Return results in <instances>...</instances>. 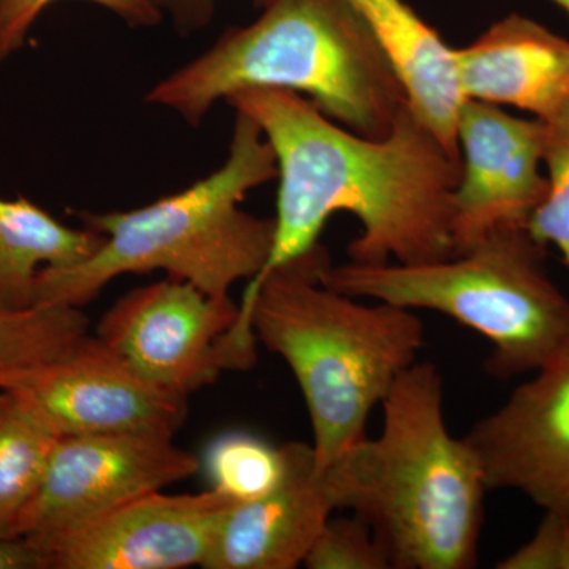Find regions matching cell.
Returning a JSON list of instances; mask_svg holds the SVG:
<instances>
[{
  "label": "cell",
  "mask_w": 569,
  "mask_h": 569,
  "mask_svg": "<svg viewBox=\"0 0 569 569\" xmlns=\"http://www.w3.org/2000/svg\"><path fill=\"white\" fill-rule=\"evenodd\" d=\"M224 100L260 127L279 171L274 244L254 279L320 244L336 212L353 213L361 223L347 249L351 263L419 264L455 257L452 217L462 163L408 104L391 132L369 138L283 89H244Z\"/></svg>",
  "instance_id": "1"
},
{
  "label": "cell",
  "mask_w": 569,
  "mask_h": 569,
  "mask_svg": "<svg viewBox=\"0 0 569 569\" xmlns=\"http://www.w3.org/2000/svg\"><path fill=\"white\" fill-rule=\"evenodd\" d=\"M331 263L317 244L247 284L224 336L230 370L250 369L257 343L287 362L305 396L318 471L367 438L370 415L418 362L425 326L417 312L367 306L321 282Z\"/></svg>",
  "instance_id": "2"
},
{
  "label": "cell",
  "mask_w": 569,
  "mask_h": 569,
  "mask_svg": "<svg viewBox=\"0 0 569 569\" xmlns=\"http://www.w3.org/2000/svg\"><path fill=\"white\" fill-rule=\"evenodd\" d=\"M381 407L380 436L326 468L340 509L372 527L391 568H473L489 488L475 449L449 432L440 370L415 362Z\"/></svg>",
  "instance_id": "3"
},
{
  "label": "cell",
  "mask_w": 569,
  "mask_h": 569,
  "mask_svg": "<svg viewBox=\"0 0 569 569\" xmlns=\"http://www.w3.org/2000/svg\"><path fill=\"white\" fill-rule=\"evenodd\" d=\"M244 28L157 82L146 102L198 126L244 89L307 96L332 121L369 138L391 132L406 91L351 0H269Z\"/></svg>",
  "instance_id": "4"
},
{
  "label": "cell",
  "mask_w": 569,
  "mask_h": 569,
  "mask_svg": "<svg viewBox=\"0 0 569 569\" xmlns=\"http://www.w3.org/2000/svg\"><path fill=\"white\" fill-rule=\"evenodd\" d=\"M271 144L260 127L236 111L227 162L182 192L127 212H80L86 228L104 236L89 260L43 269L36 306L84 307L116 277L167 272L223 298L239 280L263 271L274 244V219L242 211L246 194L277 179Z\"/></svg>",
  "instance_id": "5"
},
{
  "label": "cell",
  "mask_w": 569,
  "mask_h": 569,
  "mask_svg": "<svg viewBox=\"0 0 569 569\" xmlns=\"http://www.w3.org/2000/svg\"><path fill=\"white\" fill-rule=\"evenodd\" d=\"M526 224H501L463 253L419 264L329 263L321 282L353 298L432 310L486 337L488 369L512 378L569 359V298Z\"/></svg>",
  "instance_id": "6"
},
{
  "label": "cell",
  "mask_w": 569,
  "mask_h": 569,
  "mask_svg": "<svg viewBox=\"0 0 569 569\" xmlns=\"http://www.w3.org/2000/svg\"><path fill=\"white\" fill-rule=\"evenodd\" d=\"M239 306L167 277L134 288L108 310L97 337L156 387L189 397L230 370L223 339Z\"/></svg>",
  "instance_id": "7"
},
{
  "label": "cell",
  "mask_w": 569,
  "mask_h": 569,
  "mask_svg": "<svg viewBox=\"0 0 569 569\" xmlns=\"http://www.w3.org/2000/svg\"><path fill=\"white\" fill-rule=\"evenodd\" d=\"M174 433L112 432L59 438L20 537H43L198 473Z\"/></svg>",
  "instance_id": "8"
},
{
  "label": "cell",
  "mask_w": 569,
  "mask_h": 569,
  "mask_svg": "<svg viewBox=\"0 0 569 569\" xmlns=\"http://www.w3.org/2000/svg\"><path fill=\"white\" fill-rule=\"evenodd\" d=\"M231 498L198 493H144L88 520L28 537L47 569L203 568Z\"/></svg>",
  "instance_id": "9"
},
{
  "label": "cell",
  "mask_w": 569,
  "mask_h": 569,
  "mask_svg": "<svg viewBox=\"0 0 569 569\" xmlns=\"http://www.w3.org/2000/svg\"><path fill=\"white\" fill-rule=\"evenodd\" d=\"M59 438L112 432L176 433L189 397L156 387L99 337L86 335L69 353L3 389Z\"/></svg>",
  "instance_id": "10"
},
{
  "label": "cell",
  "mask_w": 569,
  "mask_h": 569,
  "mask_svg": "<svg viewBox=\"0 0 569 569\" xmlns=\"http://www.w3.org/2000/svg\"><path fill=\"white\" fill-rule=\"evenodd\" d=\"M462 174L455 192L452 241L463 253L501 224H527L548 193L542 174L545 121L466 100L459 111Z\"/></svg>",
  "instance_id": "11"
},
{
  "label": "cell",
  "mask_w": 569,
  "mask_h": 569,
  "mask_svg": "<svg viewBox=\"0 0 569 569\" xmlns=\"http://www.w3.org/2000/svg\"><path fill=\"white\" fill-rule=\"evenodd\" d=\"M466 440L489 490H518L569 523V359L533 373Z\"/></svg>",
  "instance_id": "12"
},
{
  "label": "cell",
  "mask_w": 569,
  "mask_h": 569,
  "mask_svg": "<svg viewBox=\"0 0 569 569\" xmlns=\"http://www.w3.org/2000/svg\"><path fill=\"white\" fill-rule=\"evenodd\" d=\"M287 473L257 500L234 503L220 522L203 568L295 569L339 507L329 471H318L312 445L287 443Z\"/></svg>",
  "instance_id": "13"
},
{
  "label": "cell",
  "mask_w": 569,
  "mask_h": 569,
  "mask_svg": "<svg viewBox=\"0 0 569 569\" xmlns=\"http://www.w3.org/2000/svg\"><path fill=\"white\" fill-rule=\"evenodd\" d=\"M466 100L515 107L548 121L569 100V40L509 14L456 50Z\"/></svg>",
  "instance_id": "14"
},
{
  "label": "cell",
  "mask_w": 569,
  "mask_h": 569,
  "mask_svg": "<svg viewBox=\"0 0 569 569\" xmlns=\"http://www.w3.org/2000/svg\"><path fill=\"white\" fill-rule=\"evenodd\" d=\"M402 84L407 104L460 157L459 111L466 102L456 50L406 0H351Z\"/></svg>",
  "instance_id": "15"
},
{
  "label": "cell",
  "mask_w": 569,
  "mask_h": 569,
  "mask_svg": "<svg viewBox=\"0 0 569 569\" xmlns=\"http://www.w3.org/2000/svg\"><path fill=\"white\" fill-rule=\"evenodd\" d=\"M103 241V234L67 227L28 198H0V307L32 309L43 269L80 264Z\"/></svg>",
  "instance_id": "16"
},
{
  "label": "cell",
  "mask_w": 569,
  "mask_h": 569,
  "mask_svg": "<svg viewBox=\"0 0 569 569\" xmlns=\"http://www.w3.org/2000/svg\"><path fill=\"white\" fill-rule=\"evenodd\" d=\"M58 440L17 396L0 391V538L20 537Z\"/></svg>",
  "instance_id": "17"
},
{
  "label": "cell",
  "mask_w": 569,
  "mask_h": 569,
  "mask_svg": "<svg viewBox=\"0 0 569 569\" xmlns=\"http://www.w3.org/2000/svg\"><path fill=\"white\" fill-rule=\"evenodd\" d=\"M86 335L89 318L80 307H0V391L32 370L62 358Z\"/></svg>",
  "instance_id": "18"
},
{
  "label": "cell",
  "mask_w": 569,
  "mask_h": 569,
  "mask_svg": "<svg viewBox=\"0 0 569 569\" xmlns=\"http://www.w3.org/2000/svg\"><path fill=\"white\" fill-rule=\"evenodd\" d=\"M287 445L274 447L247 432L217 438L206 455L212 488L234 503L257 500L274 490L287 473Z\"/></svg>",
  "instance_id": "19"
},
{
  "label": "cell",
  "mask_w": 569,
  "mask_h": 569,
  "mask_svg": "<svg viewBox=\"0 0 569 569\" xmlns=\"http://www.w3.org/2000/svg\"><path fill=\"white\" fill-rule=\"evenodd\" d=\"M542 162L548 170V193L526 227L539 244L556 247L569 269V100L545 121Z\"/></svg>",
  "instance_id": "20"
},
{
  "label": "cell",
  "mask_w": 569,
  "mask_h": 569,
  "mask_svg": "<svg viewBox=\"0 0 569 569\" xmlns=\"http://www.w3.org/2000/svg\"><path fill=\"white\" fill-rule=\"evenodd\" d=\"M310 569H391L387 550L365 519L332 518L305 561Z\"/></svg>",
  "instance_id": "21"
},
{
  "label": "cell",
  "mask_w": 569,
  "mask_h": 569,
  "mask_svg": "<svg viewBox=\"0 0 569 569\" xmlns=\"http://www.w3.org/2000/svg\"><path fill=\"white\" fill-rule=\"evenodd\" d=\"M56 0H0V61L24 44L41 11ZM110 10L133 28H153L162 20L156 0H88Z\"/></svg>",
  "instance_id": "22"
},
{
  "label": "cell",
  "mask_w": 569,
  "mask_h": 569,
  "mask_svg": "<svg viewBox=\"0 0 569 569\" xmlns=\"http://www.w3.org/2000/svg\"><path fill=\"white\" fill-rule=\"evenodd\" d=\"M159 9L167 11L176 29L192 33L206 28L216 14L217 0H156Z\"/></svg>",
  "instance_id": "23"
},
{
  "label": "cell",
  "mask_w": 569,
  "mask_h": 569,
  "mask_svg": "<svg viewBox=\"0 0 569 569\" xmlns=\"http://www.w3.org/2000/svg\"><path fill=\"white\" fill-rule=\"evenodd\" d=\"M0 569H47V561L28 537L0 538Z\"/></svg>",
  "instance_id": "24"
},
{
  "label": "cell",
  "mask_w": 569,
  "mask_h": 569,
  "mask_svg": "<svg viewBox=\"0 0 569 569\" xmlns=\"http://www.w3.org/2000/svg\"><path fill=\"white\" fill-rule=\"evenodd\" d=\"M556 6H559L560 9H563L569 14V0H552Z\"/></svg>",
  "instance_id": "25"
},
{
  "label": "cell",
  "mask_w": 569,
  "mask_h": 569,
  "mask_svg": "<svg viewBox=\"0 0 569 569\" xmlns=\"http://www.w3.org/2000/svg\"><path fill=\"white\" fill-rule=\"evenodd\" d=\"M269 0H253L254 7H264Z\"/></svg>",
  "instance_id": "26"
}]
</instances>
